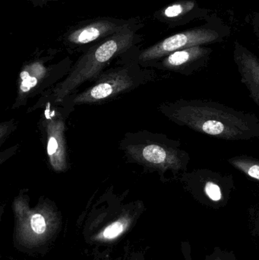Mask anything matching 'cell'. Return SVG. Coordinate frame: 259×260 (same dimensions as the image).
<instances>
[{
	"label": "cell",
	"mask_w": 259,
	"mask_h": 260,
	"mask_svg": "<svg viewBox=\"0 0 259 260\" xmlns=\"http://www.w3.org/2000/svg\"><path fill=\"white\" fill-rule=\"evenodd\" d=\"M228 163L249 178L259 181V159L246 155L234 156Z\"/></svg>",
	"instance_id": "15"
},
{
	"label": "cell",
	"mask_w": 259,
	"mask_h": 260,
	"mask_svg": "<svg viewBox=\"0 0 259 260\" xmlns=\"http://www.w3.org/2000/svg\"><path fill=\"white\" fill-rule=\"evenodd\" d=\"M129 157L150 171L158 173L163 181L179 179L187 171L190 155L178 140L161 134L145 133L141 142L135 141L126 147Z\"/></svg>",
	"instance_id": "3"
},
{
	"label": "cell",
	"mask_w": 259,
	"mask_h": 260,
	"mask_svg": "<svg viewBox=\"0 0 259 260\" xmlns=\"http://www.w3.org/2000/svg\"><path fill=\"white\" fill-rule=\"evenodd\" d=\"M133 41L134 32L123 29L94 46L76 62L67 77L55 86L51 93L53 100L60 103L71 97L82 84L97 79L111 59L128 50Z\"/></svg>",
	"instance_id": "2"
},
{
	"label": "cell",
	"mask_w": 259,
	"mask_h": 260,
	"mask_svg": "<svg viewBox=\"0 0 259 260\" xmlns=\"http://www.w3.org/2000/svg\"><path fill=\"white\" fill-rule=\"evenodd\" d=\"M49 76L50 70L42 62L36 61L26 65L19 75L18 97L14 108H19L27 99L53 83L54 79H49Z\"/></svg>",
	"instance_id": "10"
},
{
	"label": "cell",
	"mask_w": 259,
	"mask_h": 260,
	"mask_svg": "<svg viewBox=\"0 0 259 260\" xmlns=\"http://www.w3.org/2000/svg\"><path fill=\"white\" fill-rule=\"evenodd\" d=\"M210 14L211 10L201 6L196 0H176L161 9L158 17L171 27H176L205 20Z\"/></svg>",
	"instance_id": "12"
},
{
	"label": "cell",
	"mask_w": 259,
	"mask_h": 260,
	"mask_svg": "<svg viewBox=\"0 0 259 260\" xmlns=\"http://www.w3.org/2000/svg\"><path fill=\"white\" fill-rule=\"evenodd\" d=\"M129 260H145L144 255L141 253H134L131 255Z\"/></svg>",
	"instance_id": "19"
},
{
	"label": "cell",
	"mask_w": 259,
	"mask_h": 260,
	"mask_svg": "<svg viewBox=\"0 0 259 260\" xmlns=\"http://www.w3.org/2000/svg\"><path fill=\"white\" fill-rule=\"evenodd\" d=\"M178 180L196 201L214 209L226 206L235 188L231 174L205 168L186 171Z\"/></svg>",
	"instance_id": "6"
},
{
	"label": "cell",
	"mask_w": 259,
	"mask_h": 260,
	"mask_svg": "<svg viewBox=\"0 0 259 260\" xmlns=\"http://www.w3.org/2000/svg\"><path fill=\"white\" fill-rule=\"evenodd\" d=\"M182 248L186 260H191V257H190V247L189 248L188 253H187L185 244H182ZM205 260H237V259H236L235 256L232 253L222 250L221 249L217 248L214 249V251H213L211 255L207 256Z\"/></svg>",
	"instance_id": "16"
},
{
	"label": "cell",
	"mask_w": 259,
	"mask_h": 260,
	"mask_svg": "<svg viewBox=\"0 0 259 260\" xmlns=\"http://www.w3.org/2000/svg\"><path fill=\"white\" fill-rule=\"evenodd\" d=\"M250 24L252 31L259 44V12H254L250 18Z\"/></svg>",
	"instance_id": "17"
},
{
	"label": "cell",
	"mask_w": 259,
	"mask_h": 260,
	"mask_svg": "<svg viewBox=\"0 0 259 260\" xmlns=\"http://www.w3.org/2000/svg\"><path fill=\"white\" fill-rule=\"evenodd\" d=\"M47 124L49 160L55 171L62 172L68 167L66 143L64 136L65 125L60 119L50 120Z\"/></svg>",
	"instance_id": "13"
},
{
	"label": "cell",
	"mask_w": 259,
	"mask_h": 260,
	"mask_svg": "<svg viewBox=\"0 0 259 260\" xmlns=\"http://www.w3.org/2000/svg\"><path fill=\"white\" fill-rule=\"evenodd\" d=\"M231 33V27L220 17L210 14L203 24L174 34L146 49L139 59L144 62H155L178 50L224 42Z\"/></svg>",
	"instance_id": "5"
},
{
	"label": "cell",
	"mask_w": 259,
	"mask_h": 260,
	"mask_svg": "<svg viewBox=\"0 0 259 260\" xmlns=\"http://www.w3.org/2000/svg\"><path fill=\"white\" fill-rule=\"evenodd\" d=\"M253 226L255 234L259 237V210L254 216Z\"/></svg>",
	"instance_id": "18"
},
{
	"label": "cell",
	"mask_w": 259,
	"mask_h": 260,
	"mask_svg": "<svg viewBox=\"0 0 259 260\" xmlns=\"http://www.w3.org/2000/svg\"><path fill=\"white\" fill-rule=\"evenodd\" d=\"M141 206L126 205L112 212H103L90 220L84 229L87 242L91 244L116 243L135 226L141 215Z\"/></svg>",
	"instance_id": "7"
},
{
	"label": "cell",
	"mask_w": 259,
	"mask_h": 260,
	"mask_svg": "<svg viewBox=\"0 0 259 260\" xmlns=\"http://www.w3.org/2000/svg\"><path fill=\"white\" fill-rule=\"evenodd\" d=\"M212 53L208 46H195L173 52L154 63L160 70L190 76L207 67Z\"/></svg>",
	"instance_id": "9"
},
{
	"label": "cell",
	"mask_w": 259,
	"mask_h": 260,
	"mask_svg": "<svg viewBox=\"0 0 259 260\" xmlns=\"http://www.w3.org/2000/svg\"><path fill=\"white\" fill-rule=\"evenodd\" d=\"M241 82L249 93V96L259 108V59L258 56L236 41L233 52Z\"/></svg>",
	"instance_id": "11"
},
{
	"label": "cell",
	"mask_w": 259,
	"mask_h": 260,
	"mask_svg": "<svg viewBox=\"0 0 259 260\" xmlns=\"http://www.w3.org/2000/svg\"><path fill=\"white\" fill-rule=\"evenodd\" d=\"M150 79H141L140 75L134 74V72L129 69H117L100 75L92 86L68 99L71 100V105L73 106L97 103L133 89Z\"/></svg>",
	"instance_id": "8"
},
{
	"label": "cell",
	"mask_w": 259,
	"mask_h": 260,
	"mask_svg": "<svg viewBox=\"0 0 259 260\" xmlns=\"http://www.w3.org/2000/svg\"><path fill=\"white\" fill-rule=\"evenodd\" d=\"M15 225L14 242L25 251L41 250L54 238L60 226V218L54 206L44 202L31 208L24 197L15 199L13 205Z\"/></svg>",
	"instance_id": "4"
},
{
	"label": "cell",
	"mask_w": 259,
	"mask_h": 260,
	"mask_svg": "<svg viewBox=\"0 0 259 260\" xmlns=\"http://www.w3.org/2000/svg\"><path fill=\"white\" fill-rule=\"evenodd\" d=\"M115 23L109 21H98L81 27L70 34L68 41L76 45L89 44L104 37L112 36L119 30Z\"/></svg>",
	"instance_id": "14"
},
{
	"label": "cell",
	"mask_w": 259,
	"mask_h": 260,
	"mask_svg": "<svg viewBox=\"0 0 259 260\" xmlns=\"http://www.w3.org/2000/svg\"><path fill=\"white\" fill-rule=\"evenodd\" d=\"M161 114L178 126L226 141L259 138V119L252 113L202 99H179L159 107Z\"/></svg>",
	"instance_id": "1"
}]
</instances>
